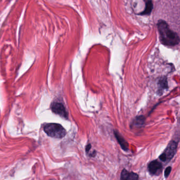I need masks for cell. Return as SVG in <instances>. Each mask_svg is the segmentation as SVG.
<instances>
[{"mask_svg": "<svg viewBox=\"0 0 180 180\" xmlns=\"http://www.w3.org/2000/svg\"><path fill=\"white\" fill-rule=\"evenodd\" d=\"M171 170H172V168H171V167H168L167 169L165 170V171H164V176L165 178H167L169 176L170 174L171 173Z\"/></svg>", "mask_w": 180, "mask_h": 180, "instance_id": "cell-10", "label": "cell"}, {"mask_svg": "<svg viewBox=\"0 0 180 180\" xmlns=\"http://www.w3.org/2000/svg\"><path fill=\"white\" fill-rule=\"evenodd\" d=\"M115 133V136L116 137V139L118 140V141L119 142V144H120L121 148H122L123 150L127 151L129 150V144L126 142V140L123 139L122 136L119 134L118 133Z\"/></svg>", "mask_w": 180, "mask_h": 180, "instance_id": "cell-7", "label": "cell"}, {"mask_svg": "<svg viewBox=\"0 0 180 180\" xmlns=\"http://www.w3.org/2000/svg\"><path fill=\"white\" fill-rule=\"evenodd\" d=\"M51 107L53 112H54L55 114H58L60 116H62L65 119L68 118V113L66 111L64 105L61 103H53Z\"/></svg>", "mask_w": 180, "mask_h": 180, "instance_id": "cell-4", "label": "cell"}, {"mask_svg": "<svg viewBox=\"0 0 180 180\" xmlns=\"http://www.w3.org/2000/svg\"><path fill=\"white\" fill-rule=\"evenodd\" d=\"M44 131L49 137L57 139L63 138L66 135L65 130L59 124H48L44 126Z\"/></svg>", "mask_w": 180, "mask_h": 180, "instance_id": "cell-2", "label": "cell"}, {"mask_svg": "<svg viewBox=\"0 0 180 180\" xmlns=\"http://www.w3.org/2000/svg\"><path fill=\"white\" fill-rule=\"evenodd\" d=\"M158 85L160 88V90L163 89H166L168 88V85L167 82V79L166 78H162L160 79L158 82Z\"/></svg>", "mask_w": 180, "mask_h": 180, "instance_id": "cell-9", "label": "cell"}, {"mask_svg": "<svg viewBox=\"0 0 180 180\" xmlns=\"http://www.w3.org/2000/svg\"><path fill=\"white\" fill-rule=\"evenodd\" d=\"M148 171L152 174H158L162 170V165L157 160L150 162L148 165Z\"/></svg>", "mask_w": 180, "mask_h": 180, "instance_id": "cell-5", "label": "cell"}, {"mask_svg": "<svg viewBox=\"0 0 180 180\" xmlns=\"http://www.w3.org/2000/svg\"><path fill=\"white\" fill-rule=\"evenodd\" d=\"M91 148V144H88L87 146H86V148H85V150L87 153H88L89 152V151L90 150V149Z\"/></svg>", "mask_w": 180, "mask_h": 180, "instance_id": "cell-11", "label": "cell"}, {"mask_svg": "<svg viewBox=\"0 0 180 180\" xmlns=\"http://www.w3.org/2000/svg\"><path fill=\"white\" fill-rule=\"evenodd\" d=\"M139 176L134 172H129L126 169H123L121 174V180H137Z\"/></svg>", "mask_w": 180, "mask_h": 180, "instance_id": "cell-6", "label": "cell"}, {"mask_svg": "<svg viewBox=\"0 0 180 180\" xmlns=\"http://www.w3.org/2000/svg\"><path fill=\"white\" fill-rule=\"evenodd\" d=\"M153 9V4L152 2L151 1H148V2L146 3V6H145V9L144 10L143 12L141 13V15H148L151 13Z\"/></svg>", "mask_w": 180, "mask_h": 180, "instance_id": "cell-8", "label": "cell"}, {"mask_svg": "<svg viewBox=\"0 0 180 180\" xmlns=\"http://www.w3.org/2000/svg\"><path fill=\"white\" fill-rule=\"evenodd\" d=\"M177 146L178 143L174 141L170 142L164 152L160 155L159 157L160 160L164 162L171 160L176 154Z\"/></svg>", "mask_w": 180, "mask_h": 180, "instance_id": "cell-3", "label": "cell"}, {"mask_svg": "<svg viewBox=\"0 0 180 180\" xmlns=\"http://www.w3.org/2000/svg\"><path fill=\"white\" fill-rule=\"evenodd\" d=\"M160 39L162 43L166 46H174L180 42V39L177 34L170 30L165 21L160 20L157 23Z\"/></svg>", "mask_w": 180, "mask_h": 180, "instance_id": "cell-1", "label": "cell"}]
</instances>
